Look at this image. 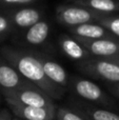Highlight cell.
<instances>
[{
	"instance_id": "8fae6325",
	"label": "cell",
	"mask_w": 119,
	"mask_h": 120,
	"mask_svg": "<svg viewBox=\"0 0 119 120\" xmlns=\"http://www.w3.org/2000/svg\"><path fill=\"white\" fill-rule=\"evenodd\" d=\"M39 58L48 78L56 85L62 87V89H65L69 84V77H67V74L64 68L59 63L53 61L52 59L45 58V57L40 56V55Z\"/></svg>"
},
{
	"instance_id": "9a60e30c",
	"label": "cell",
	"mask_w": 119,
	"mask_h": 120,
	"mask_svg": "<svg viewBox=\"0 0 119 120\" xmlns=\"http://www.w3.org/2000/svg\"><path fill=\"white\" fill-rule=\"evenodd\" d=\"M80 114L86 115L88 120H119V115L111 111L100 108L84 106L82 111H77Z\"/></svg>"
},
{
	"instance_id": "277c9868",
	"label": "cell",
	"mask_w": 119,
	"mask_h": 120,
	"mask_svg": "<svg viewBox=\"0 0 119 120\" xmlns=\"http://www.w3.org/2000/svg\"><path fill=\"white\" fill-rule=\"evenodd\" d=\"M69 84L72 91L77 96L81 97L82 99L92 102H97V103H100L105 106L115 105L112 98L107 93H104L99 87V85H97L93 81L74 76L69 80Z\"/></svg>"
},
{
	"instance_id": "9c48e42d",
	"label": "cell",
	"mask_w": 119,
	"mask_h": 120,
	"mask_svg": "<svg viewBox=\"0 0 119 120\" xmlns=\"http://www.w3.org/2000/svg\"><path fill=\"white\" fill-rule=\"evenodd\" d=\"M73 37L82 39H119L98 22H89L69 27Z\"/></svg>"
},
{
	"instance_id": "e0dca14e",
	"label": "cell",
	"mask_w": 119,
	"mask_h": 120,
	"mask_svg": "<svg viewBox=\"0 0 119 120\" xmlns=\"http://www.w3.org/2000/svg\"><path fill=\"white\" fill-rule=\"evenodd\" d=\"M57 120H88L77 111L67 108H60L57 110Z\"/></svg>"
},
{
	"instance_id": "52a82bcc",
	"label": "cell",
	"mask_w": 119,
	"mask_h": 120,
	"mask_svg": "<svg viewBox=\"0 0 119 120\" xmlns=\"http://www.w3.org/2000/svg\"><path fill=\"white\" fill-rule=\"evenodd\" d=\"M5 101L17 118L22 120H54L57 116L56 109L25 105L12 100H5Z\"/></svg>"
},
{
	"instance_id": "3957f363",
	"label": "cell",
	"mask_w": 119,
	"mask_h": 120,
	"mask_svg": "<svg viewBox=\"0 0 119 120\" xmlns=\"http://www.w3.org/2000/svg\"><path fill=\"white\" fill-rule=\"evenodd\" d=\"M79 68L94 78H99L112 83L119 82V64L109 58L90 57L89 59L78 62Z\"/></svg>"
},
{
	"instance_id": "7402d4cb",
	"label": "cell",
	"mask_w": 119,
	"mask_h": 120,
	"mask_svg": "<svg viewBox=\"0 0 119 120\" xmlns=\"http://www.w3.org/2000/svg\"><path fill=\"white\" fill-rule=\"evenodd\" d=\"M109 59L112 60V61H114L115 63L119 64V55H117V56H114V57H112V58H109Z\"/></svg>"
},
{
	"instance_id": "d6986e66",
	"label": "cell",
	"mask_w": 119,
	"mask_h": 120,
	"mask_svg": "<svg viewBox=\"0 0 119 120\" xmlns=\"http://www.w3.org/2000/svg\"><path fill=\"white\" fill-rule=\"evenodd\" d=\"M36 0H0V5H22L29 4Z\"/></svg>"
},
{
	"instance_id": "4fadbf2b",
	"label": "cell",
	"mask_w": 119,
	"mask_h": 120,
	"mask_svg": "<svg viewBox=\"0 0 119 120\" xmlns=\"http://www.w3.org/2000/svg\"><path fill=\"white\" fill-rule=\"evenodd\" d=\"M74 4L88 8L100 14H114L119 12L118 0H72Z\"/></svg>"
},
{
	"instance_id": "44dd1931",
	"label": "cell",
	"mask_w": 119,
	"mask_h": 120,
	"mask_svg": "<svg viewBox=\"0 0 119 120\" xmlns=\"http://www.w3.org/2000/svg\"><path fill=\"white\" fill-rule=\"evenodd\" d=\"M110 90H111V92L114 94V95H116L119 97V82L113 83V84L111 85V87H110Z\"/></svg>"
},
{
	"instance_id": "6da1fadb",
	"label": "cell",
	"mask_w": 119,
	"mask_h": 120,
	"mask_svg": "<svg viewBox=\"0 0 119 120\" xmlns=\"http://www.w3.org/2000/svg\"><path fill=\"white\" fill-rule=\"evenodd\" d=\"M0 55L16 68L21 76L41 89L53 99H58L62 96L64 89L56 85L48 78L40 61L39 55L26 53L10 46L2 48L0 50Z\"/></svg>"
},
{
	"instance_id": "5b68a950",
	"label": "cell",
	"mask_w": 119,
	"mask_h": 120,
	"mask_svg": "<svg viewBox=\"0 0 119 120\" xmlns=\"http://www.w3.org/2000/svg\"><path fill=\"white\" fill-rule=\"evenodd\" d=\"M5 100H12L25 105L37 106V108L56 109L53 102V98L44 93L39 87L23 89L17 91H1Z\"/></svg>"
},
{
	"instance_id": "cb8c5ba5",
	"label": "cell",
	"mask_w": 119,
	"mask_h": 120,
	"mask_svg": "<svg viewBox=\"0 0 119 120\" xmlns=\"http://www.w3.org/2000/svg\"><path fill=\"white\" fill-rule=\"evenodd\" d=\"M118 1H119V0H118Z\"/></svg>"
},
{
	"instance_id": "603a6c76",
	"label": "cell",
	"mask_w": 119,
	"mask_h": 120,
	"mask_svg": "<svg viewBox=\"0 0 119 120\" xmlns=\"http://www.w3.org/2000/svg\"><path fill=\"white\" fill-rule=\"evenodd\" d=\"M13 120H22V119H20V118H17V117H16V118H13Z\"/></svg>"
},
{
	"instance_id": "ba28073f",
	"label": "cell",
	"mask_w": 119,
	"mask_h": 120,
	"mask_svg": "<svg viewBox=\"0 0 119 120\" xmlns=\"http://www.w3.org/2000/svg\"><path fill=\"white\" fill-rule=\"evenodd\" d=\"M91 56L112 58L119 55V39H82L75 37Z\"/></svg>"
},
{
	"instance_id": "7a4b0ae2",
	"label": "cell",
	"mask_w": 119,
	"mask_h": 120,
	"mask_svg": "<svg viewBox=\"0 0 119 120\" xmlns=\"http://www.w3.org/2000/svg\"><path fill=\"white\" fill-rule=\"evenodd\" d=\"M102 15L78 4H62L56 8V18L58 22L67 27L89 22H98Z\"/></svg>"
},
{
	"instance_id": "ac0fdd59",
	"label": "cell",
	"mask_w": 119,
	"mask_h": 120,
	"mask_svg": "<svg viewBox=\"0 0 119 120\" xmlns=\"http://www.w3.org/2000/svg\"><path fill=\"white\" fill-rule=\"evenodd\" d=\"M13 26H14V24H13L10 17L0 15V37L10 33L12 31Z\"/></svg>"
},
{
	"instance_id": "2e32d148",
	"label": "cell",
	"mask_w": 119,
	"mask_h": 120,
	"mask_svg": "<svg viewBox=\"0 0 119 120\" xmlns=\"http://www.w3.org/2000/svg\"><path fill=\"white\" fill-rule=\"evenodd\" d=\"M98 23L108 29L113 35L119 38V16L114 14H103L99 18Z\"/></svg>"
},
{
	"instance_id": "ffe728a7",
	"label": "cell",
	"mask_w": 119,
	"mask_h": 120,
	"mask_svg": "<svg viewBox=\"0 0 119 120\" xmlns=\"http://www.w3.org/2000/svg\"><path fill=\"white\" fill-rule=\"evenodd\" d=\"M0 120H13L10 111L6 109H0Z\"/></svg>"
},
{
	"instance_id": "7c38bea8",
	"label": "cell",
	"mask_w": 119,
	"mask_h": 120,
	"mask_svg": "<svg viewBox=\"0 0 119 120\" xmlns=\"http://www.w3.org/2000/svg\"><path fill=\"white\" fill-rule=\"evenodd\" d=\"M59 44H60V48L63 51V53L69 58L75 60V61H83V60H86L90 57H92L90 53L86 50V48L75 37L62 36L59 39Z\"/></svg>"
},
{
	"instance_id": "8992f818",
	"label": "cell",
	"mask_w": 119,
	"mask_h": 120,
	"mask_svg": "<svg viewBox=\"0 0 119 120\" xmlns=\"http://www.w3.org/2000/svg\"><path fill=\"white\" fill-rule=\"evenodd\" d=\"M34 83L19 74V72L11 65L0 55V89L1 91H17L23 89H34Z\"/></svg>"
},
{
	"instance_id": "5bb4252c",
	"label": "cell",
	"mask_w": 119,
	"mask_h": 120,
	"mask_svg": "<svg viewBox=\"0 0 119 120\" xmlns=\"http://www.w3.org/2000/svg\"><path fill=\"white\" fill-rule=\"evenodd\" d=\"M50 33V25L46 21L40 20L39 22L32 25L25 34V40L30 44L40 45L46 40Z\"/></svg>"
},
{
	"instance_id": "30bf717a",
	"label": "cell",
	"mask_w": 119,
	"mask_h": 120,
	"mask_svg": "<svg viewBox=\"0 0 119 120\" xmlns=\"http://www.w3.org/2000/svg\"><path fill=\"white\" fill-rule=\"evenodd\" d=\"M42 13L34 8H22L16 10L10 15L14 26L20 29H30L32 25L41 20Z\"/></svg>"
}]
</instances>
